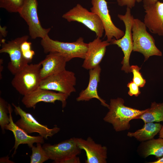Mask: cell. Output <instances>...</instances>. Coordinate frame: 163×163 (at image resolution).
<instances>
[{"label": "cell", "mask_w": 163, "mask_h": 163, "mask_svg": "<svg viewBox=\"0 0 163 163\" xmlns=\"http://www.w3.org/2000/svg\"><path fill=\"white\" fill-rule=\"evenodd\" d=\"M8 106L10 123L5 126V129L11 131L14 136L15 143L12 149H14V151L12 156L16 154L17 149L20 144H27L29 148H31L34 143H43L44 141L43 137L40 135L37 136H30L14 123L12 116V108L10 104H8Z\"/></svg>", "instance_id": "e0dca14e"}, {"label": "cell", "mask_w": 163, "mask_h": 163, "mask_svg": "<svg viewBox=\"0 0 163 163\" xmlns=\"http://www.w3.org/2000/svg\"><path fill=\"white\" fill-rule=\"evenodd\" d=\"M41 64H29L17 73L11 84L13 87L23 96L39 88L41 80L40 70Z\"/></svg>", "instance_id": "277c9868"}, {"label": "cell", "mask_w": 163, "mask_h": 163, "mask_svg": "<svg viewBox=\"0 0 163 163\" xmlns=\"http://www.w3.org/2000/svg\"><path fill=\"white\" fill-rule=\"evenodd\" d=\"M159 137L163 138V125H162L161 129L159 132Z\"/></svg>", "instance_id": "e575fe53"}, {"label": "cell", "mask_w": 163, "mask_h": 163, "mask_svg": "<svg viewBox=\"0 0 163 163\" xmlns=\"http://www.w3.org/2000/svg\"><path fill=\"white\" fill-rule=\"evenodd\" d=\"M135 0L136 2L138 3L140 2L143 1V0Z\"/></svg>", "instance_id": "d590c367"}, {"label": "cell", "mask_w": 163, "mask_h": 163, "mask_svg": "<svg viewBox=\"0 0 163 163\" xmlns=\"http://www.w3.org/2000/svg\"><path fill=\"white\" fill-rule=\"evenodd\" d=\"M162 125L159 123L150 122L145 123L143 127L134 132H128L127 136L133 137L141 142L153 139L159 133Z\"/></svg>", "instance_id": "44dd1931"}, {"label": "cell", "mask_w": 163, "mask_h": 163, "mask_svg": "<svg viewBox=\"0 0 163 163\" xmlns=\"http://www.w3.org/2000/svg\"><path fill=\"white\" fill-rule=\"evenodd\" d=\"M69 96L61 92L38 88L30 93L24 96L21 102L27 108H35L36 104L41 102L55 104L57 101H60L63 108L67 104V99Z\"/></svg>", "instance_id": "4fadbf2b"}, {"label": "cell", "mask_w": 163, "mask_h": 163, "mask_svg": "<svg viewBox=\"0 0 163 163\" xmlns=\"http://www.w3.org/2000/svg\"><path fill=\"white\" fill-rule=\"evenodd\" d=\"M124 100L120 97L110 100L109 111L104 117V120L112 124L117 132L129 129V122L147 109L141 110L126 106Z\"/></svg>", "instance_id": "6da1fadb"}, {"label": "cell", "mask_w": 163, "mask_h": 163, "mask_svg": "<svg viewBox=\"0 0 163 163\" xmlns=\"http://www.w3.org/2000/svg\"><path fill=\"white\" fill-rule=\"evenodd\" d=\"M42 147L49 159L60 163L70 157L77 156L81 152L78 144L77 138L73 137L54 145L45 144Z\"/></svg>", "instance_id": "8fae6325"}, {"label": "cell", "mask_w": 163, "mask_h": 163, "mask_svg": "<svg viewBox=\"0 0 163 163\" xmlns=\"http://www.w3.org/2000/svg\"><path fill=\"white\" fill-rule=\"evenodd\" d=\"M41 143H37L36 146H33L32 153L30 156V163H43L49 159Z\"/></svg>", "instance_id": "603a6c76"}, {"label": "cell", "mask_w": 163, "mask_h": 163, "mask_svg": "<svg viewBox=\"0 0 163 163\" xmlns=\"http://www.w3.org/2000/svg\"><path fill=\"white\" fill-rule=\"evenodd\" d=\"M143 7L155 3L158 0H143Z\"/></svg>", "instance_id": "4dcf8cb0"}, {"label": "cell", "mask_w": 163, "mask_h": 163, "mask_svg": "<svg viewBox=\"0 0 163 163\" xmlns=\"http://www.w3.org/2000/svg\"><path fill=\"white\" fill-rule=\"evenodd\" d=\"M25 0H0V8L10 13H18Z\"/></svg>", "instance_id": "cb8c5ba5"}, {"label": "cell", "mask_w": 163, "mask_h": 163, "mask_svg": "<svg viewBox=\"0 0 163 163\" xmlns=\"http://www.w3.org/2000/svg\"><path fill=\"white\" fill-rule=\"evenodd\" d=\"M149 163H163V157L158 158L156 160L152 161L149 162Z\"/></svg>", "instance_id": "836d02e7"}, {"label": "cell", "mask_w": 163, "mask_h": 163, "mask_svg": "<svg viewBox=\"0 0 163 163\" xmlns=\"http://www.w3.org/2000/svg\"><path fill=\"white\" fill-rule=\"evenodd\" d=\"M76 82L75 73L66 69L41 80L39 88L57 91L69 96L76 91Z\"/></svg>", "instance_id": "52a82bcc"}, {"label": "cell", "mask_w": 163, "mask_h": 163, "mask_svg": "<svg viewBox=\"0 0 163 163\" xmlns=\"http://www.w3.org/2000/svg\"><path fill=\"white\" fill-rule=\"evenodd\" d=\"M135 119H141L144 123L163 121V102L152 103L150 108Z\"/></svg>", "instance_id": "7402d4cb"}, {"label": "cell", "mask_w": 163, "mask_h": 163, "mask_svg": "<svg viewBox=\"0 0 163 163\" xmlns=\"http://www.w3.org/2000/svg\"><path fill=\"white\" fill-rule=\"evenodd\" d=\"M110 45V43L107 40L102 41L100 38L97 37L88 43L82 67L89 70L99 65L105 55L106 47Z\"/></svg>", "instance_id": "2e32d148"}, {"label": "cell", "mask_w": 163, "mask_h": 163, "mask_svg": "<svg viewBox=\"0 0 163 163\" xmlns=\"http://www.w3.org/2000/svg\"><path fill=\"white\" fill-rule=\"evenodd\" d=\"M81 161L79 158L77 156H74L68 158L62 161L60 163H80Z\"/></svg>", "instance_id": "f546056e"}, {"label": "cell", "mask_w": 163, "mask_h": 163, "mask_svg": "<svg viewBox=\"0 0 163 163\" xmlns=\"http://www.w3.org/2000/svg\"><path fill=\"white\" fill-rule=\"evenodd\" d=\"M119 5L120 6H126L130 9L133 7L135 4V0H117Z\"/></svg>", "instance_id": "83f0119b"}, {"label": "cell", "mask_w": 163, "mask_h": 163, "mask_svg": "<svg viewBox=\"0 0 163 163\" xmlns=\"http://www.w3.org/2000/svg\"><path fill=\"white\" fill-rule=\"evenodd\" d=\"M31 42L28 41V40L23 42L21 45V49L22 54L31 50Z\"/></svg>", "instance_id": "f1b7e54d"}, {"label": "cell", "mask_w": 163, "mask_h": 163, "mask_svg": "<svg viewBox=\"0 0 163 163\" xmlns=\"http://www.w3.org/2000/svg\"><path fill=\"white\" fill-rule=\"evenodd\" d=\"M127 86L129 88L128 94L129 96H132L134 95L137 97L140 94L141 92L139 87L133 81L129 82L127 84Z\"/></svg>", "instance_id": "4316f807"}, {"label": "cell", "mask_w": 163, "mask_h": 163, "mask_svg": "<svg viewBox=\"0 0 163 163\" xmlns=\"http://www.w3.org/2000/svg\"><path fill=\"white\" fill-rule=\"evenodd\" d=\"M12 104L14 107L15 114L20 117L15 124L27 134L37 133L47 139L49 137H52L60 131V128L57 126L49 128L47 125L40 124L30 113L24 111L19 106H17L13 103Z\"/></svg>", "instance_id": "30bf717a"}, {"label": "cell", "mask_w": 163, "mask_h": 163, "mask_svg": "<svg viewBox=\"0 0 163 163\" xmlns=\"http://www.w3.org/2000/svg\"><path fill=\"white\" fill-rule=\"evenodd\" d=\"M6 27H2L0 26V31L2 36L5 37L7 35V31L6 30Z\"/></svg>", "instance_id": "d6a6232c"}, {"label": "cell", "mask_w": 163, "mask_h": 163, "mask_svg": "<svg viewBox=\"0 0 163 163\" xmlns=\"http://www.w3.org/2000/svg\"><path fill=\"white\" fill-rule=\"evenodd\" d=\"M132 31L133 51L142 54L144 61L152 56H161L162 52L156 46L153 37L146 30L144 23L138 18H134Z\"/></svg>", "instance_id": "3957f363"}, {"label": "cell", "mask_w": 163, "mask_h": 163, "mask_svg": "<svg viewBox=\"0 0 163 163\" xmlns=\"http://www.w3.org/2000/svg\"><path fill=\"white\" fill-rule=\"evenodd\" d=\"M37 0H25L18 13L28 27L29 34L32 39L44 38L48 35L50 28H45L42 26L37 12Z\"/></svg>", "instance_id": "ba28073f"}, {"label": "cell", "mask_w": 163, "mask_h": 163, "mask_svg": "<svg viewBox=\"0 0 163 163\" xmlns=\"http://www.w3.org/2000/svg\"><path fill=\"white\" fill-rule=\"evenodd\" d=\"M0 163H14L13 161L9 160V157L7 156L6 157H4L1 158L0 159Z\"/></svg>", "instance_id": "1f68e13d"}, {"label": "cell", "mask_w": 163, "mask_h": 163, "mask_svg": "<svg viewBox=\"0 0 163 163\" xmlns=\"http://www.w3.org/2000/svg\"><path fill=\"white\" fill-rule=\"evenodd\" d=\"M8 103L2 97L0 98V125L3 133H5V126L10 123Z\"/></svg>", "instance_id": "d4e9b609"}, {"label": "cell", "mask_w": 163, "mask_h": 163, "mask_svg": "<svg viewBox=\"0 0 163 163\" xmlns=\"http://www.w3.org/2000/svg\"><path fill=\"white\" fill-rule=\"evenodd\" d=\"M28 36L25 35L7 43H5L4 40L1 41L0 53H7L9 55L10 61L8 64V68L14 75L31 62L24 57L21 49V43L28 40Z\"/></svg>", "instance_id": "9c48e42d"}, {"label": "cell", "mask_w": 163, "mask_h": 163, "mask_svg": "<svg viewBox=\"0 0 163 163\" xmlns=\"http://www.w3.org/2000/svg\"><path fill=\"white\" fill-rule=\"evenodd\" d=\"M79 148L85 150L87 158L85 163H106L107 148L96 143L90 137L86 139L77 138Z\"/></svg>", "instance_id": "5bb4252c"}, {"label": "cell", "mask_w": 163, "mask_h": 163, "mask_svg": "<svg viewBox=\"0 0 163 163\" xmlns=\"http://www.w3.org/2000/svg\"><path fill=\"white\" fill-rule=\"evenodd\" d=\"M40 44L44 53H59L65 57L67 62L76 58L84 59L88 46V43H85L82 37L75 42H64L53 40L48 35L42 39Z\"/></svg>", "instance_id": "7a4b0ae2"}, {"label": "cell", "mask_w": 163, "mask_h": 163, "mask_svg": "<svg viewBox=\"0 0 163 163\" xmlns=\"http://www.w3.org/2000/svg\"><path fill=\"white\" fill-rule=\"evenodd\" d=\"M143 7L146 13L144 23L146 27L151 33L163 36V2L158 1Z\"/></svg>", "instance_id": "9a60e30c"}, {"label": "cell", "mask_w": 163, "mask_h": 163, "mask_svg": "<svg viewBox=\"0 0 163 163\" xmlns=\"http://www.w3.org/2000/svg\"><path fill=\"white\" fill-rule=\"evenodd\" d=\"M42 67L40 70L41 80L66 70L67 61L62 54L51 52L40 61Z\"/></svg>", "instance_id": "d6986e66"}, {"label": "cell", "mask_w": 163, "mask_h": 163, "mask_svg": "<svg viewBox=\"0 0 163 163\" xmlns=\"http://www.w3.org/2000/svg\"><path fill=\"white\" fill-rule=\"evenodd\" d=\"M117 16L121 21L123 22L125 27V31L122 37L118 40L113 38L110 43V44L117 45L121 49L124 55L121 62L122 65L121 70L128 73L131 72L129 60L131 53L133 51V43L132 29L134 18L131 14L130 8L128 7H127L124 15L118 14Z\"/></svg>", "instance_id": "5b68a950"}, {"label": "cell", "mask_w": 163, "mask_h": 163, "mask_svg": "<svg viewBox=\"0 0 163 163\" xmlns=\"http://www.w3.org/2000/svg\"><path fill=\"white\" fill-rule=\"evenodd\" d=\"M131 72L133 74L132 81L139 87H143L145 85L146 81L143 78L140 72L141 68L136 65H132L130 66Z\"/></svg>", "instance_id": "484cf974"}, {"label": "cell", "mask_w": 163, "mask_h": 163, "mask_svg": "<svg viewBox=\"0 0 163 163\" xmlns=\"http://www.w3.org/2000/svg\"><path fill=\"white\" fill-rule=\"evenodd\" d=\"M138 154L143 158L153 155L159 158L163 156V138L151 139L141 142L137 149Z\"/></svg>", "instance_id": "ffe728a7"}, {"label": "cell", "mask_w": 163, "mask_h": 163, "mask_svg": "<svg viewBox=\"0 0 163 163\" xmlns=\"http://www.w3.org/2000/svg\"><path fill=\"white\" fill-rule=\"evenodd\" d=\"M62 18L69 22L76 21L83 24L94 32L97 37L101 38L103 36L104 29L98 16L79 4L64 14Z\"/></svg>", "instance_id": "8992f818"}, {"label": "cell", "mask_w": 163, "mask_h": 163, "mask_svg": "<svg viewBox=\"0 0 163 163\" xmlns=\"http://www.w3.org/2000/svg\"><path fill=\"white\" fill-rule=\"evenodd\" d=\"M91 11L97 14L101 19L105 31L107 40L110 42L115 38L119 39L124 35V31L117 27L112 21L109 13L107 2L105 0H91Z\"/></svg>", "instance_id": "7c38bea8"}, {"label": "cell", "mask_w": 163, "mask_h": 163, "mask_svg": "<svg viewBox=\"0 0 163 163\" xmlns=\"http://www.w3.org/2000/svg\"><path fill=\"white\" fill-rule=\"evenodd\" d=\"M101 69L100 65L89 70V81L88 85L84 90H82L79 93L78 96L76 98L77 101H89L93 98L99 100L101 104L107 107L109 104H107L106 101L101 98L97 92V87L100 81V76Z\"/></svg>", "instance_id": "ac0fdd59"}]
</instances>
